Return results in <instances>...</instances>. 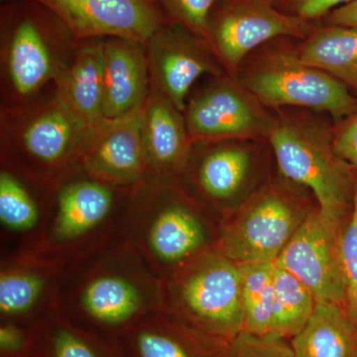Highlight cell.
<instances>
[{
	"label": "cell",
	"instance_id": "28",
	"mask_svg": "<svg viewBox=\"0 0 357 357\" xmlns=\"http://www.w3.org/2000/svg\"><path fill=\"white\" fill-rule=\"evenodd\" d=\"M168 22L182 26L206 43V26L220 0H153Z\"/></svg>",
	"mask_w": 357,
	"mask_h": 357
},
{
	"label": "cell",
	"instance_id": "14",
	"mask_svg": "<svg viewBox=\"0 0 357 357\" xmlns=\"http://www.w3.org/2000/svg\"><path fill=\"white\" fill-rule=\"evenodd\" d=\"M57 17L77 41L122 38L144 45L168 22L153 0H35Z\"/></svg>",
	"mask_w": 357,
	"mask_h": 357
},
{
	"label": "cell",
	"instance_id": "33",
	"mask_svg": "<svg viewBox=\"0 0 357 357\" xmlns=\"http://www.w3.org/2000/svg\"><path fill=\"white\" fill-rule=\"evenodd\" d=\"M333 147L347 166L357 170V112L344 119L337 129L333 137Z\"/></svg>",
	"mask_w": 357,
	"mask_h": 357
},
{
	"label": "cell",
	"instance_id": "31",
	"mask_svg": "<svg viewBox=\"0 0 357 357\" xmlns=\"http://www.w3.org/2000/svg\"><path fill=\"white\" fill-rule=\"evenodd\" d=\"M34 326L13 321L0 324V356L35 357Z\"/></svg>",
	"mask_w": 357,
	"mask_h": 357
},
{
	"label": "cell",
	"instance_id": "12",
	"mask_svg": "<svg viewBox=\"0 0 357 357\" xmlns=\"http://www.w3.org/2000/svg\"><path fill=\"white\" fill-rule=\"evenodd\" d=\"M144 48L152 88L182 112L201 77L227 74L204 40L174 23L158 28Z\"/></svg>",
	"mask_w": 357,
	"mask_h": 357
},
{
	"label": "cell",
	"instance_id": "23",
	"mask_svg": "<svg viewBox=\"0 0 357 357\" xmlns=\"http://www.w3.org/2000/svg\"><path fill=\"white\" fill-rule=\"evenodd\" d=\"M291 347L296 357H357V326L342 305L317 302Z\"/></svg>",
	"mask_w": 357,
	"mask_h": 357
},
{
	"label": "cell",
	"instance_id": "16",
	"mask_svg": "<svg viewBox=\"0 0 357 357\" xmlns=\"http://www.w3.org/2000/svg\"><path fill=\"white\" fill-rule=\"evenodd\" d=\"M82 168L102 180L126 187L154 177L145 153L140 107L89 126Z\"/></svg>",
	"mask_w": 357,
	"mask_h": 357
},
{
	"label": "cell",
	"instance_id": "5",
	"mask_svg": "<svg viewBox=\"0 0 357 357\" xmlns=\"http://www.w3.org/2000/svg\"><path fill=\"white\" fill-rule=\"evenodd\" d=\"M134 187L107 182L82 167L70 174L51 190L41 253L70 265L122 239Z\"/></svg>",
	"mask_w": 357,
	"mask_h": 357
},
{
	"label": "cell",
	"instance_id": "13",
	"mask_svg": "<svg viewBox=\"0 0 357 357\" xmlns=\"http://www.w3.org/2000/svg\"><path fill=\"white\" fill-rule=\"evenodd\" d=\"M301 222L297 211L282 195L265 192L220 225L217 249L238 264L275 262Z\"/></svg>",
	"mask_w": 357,
	"mask_h": 357
},
{
	"label": "cell",
	"instance_id": "4",
	"mask_svg": "<svg viewBox=\"0 0 357 357\" xmlns=\"http://www.w3.org/2000/svg\"><path fill=\"white\" fill-rule=\"evenodd\" d=\"M89 128L55 91L24 107H0V167L52 190L81 168Z\"/></svg>",
	"mask_w": 357,
	"mask_h": 357
},
{
	"label": "cell",
	"instance_id": "7",
	"mask_svg": "<svg viewBox=\"0 0 357 357\" xmlns=\"http://www.w3.org/2000/svg\"><path fill=\"white\" fill-rule=\"evenodd\" d=\"M279 170L311 190L324 217L342 222L354 199L349 167L323 129L298 119H273L267 136Z\"/></svg>",
	"mask_w": 357,
	"mask_h": 357
},
{
	"label": "cell",
	"instance_id": "15",
	"mask_svg": "<svg viewBox=\"0 0 357 357\" xmlns=\"http://www.w3.org/2000/svg\"><path fill=\"white\" fill-rule=\"evenodd\" d=\"M68 265L38 252L1 256L0 319L35 325L54 312Z\"/></svg>",
	"mask_w": 357,
	"mask_h": 357
},
{
	"label": "cell",
	"instance_id": "10",
	"mask_svg": "<svg viewBox=\"0 0 357 357\" xmlns=\"http://www.w3.org/2000/svg\"><path fill=\"white\" fill-rule=\"evenodd\" d=\"M236 77H211L185 103V124L192 143L267 137L273 119Z\"/></svg>",
	"mask_w": 357,
	"mask_h": 357
},
{
	"label": "cell",
	"instance_id": "20",
	"mask_svg": "<svg viewBox=\"0 0 357 357\" xmlns=\"http://www.w3.org/2000/svg\"><path fill=\"white\" fill-rule=\"evenodd\" d=\"M140 115L150 172L154 177L180 175L192 147L184 114L151 86Z\"/></svg>",
	"mask_w": 357,
	"mask_h": 357
},
{
	"label": "cell",
	"instance_id": "27",
	"mask_svg": "<svg viewBox=\"0 0 357 357\" xmlns=\"http://www.w3.org/2000/svg\"><path fill=\"white\" fill-rule=\"evenodd\" d=\"M238 266L241 275L243 332L260 337L269 335L273 310L275 262L241 263Z\"/></svg>",
	"mask_w": 357,
	"mask_h": 357
},
{
	"label": "cell",
	"instance_id": "19",
	"mask_svg": "<svg viewBox=\"0 0 357 357\" xmlns=\"http://www.w3.org/2000/svg\"><path fill=\"white\" fill-rule=\"evenodd\" d=\"M218 342L172 314L156 311L126 328L115 347L121 357H225L227 349L222 354L210 351Z\"/></svg>",
	"mask_w": 357,
	"mask_h": 357
},
{
	"label": "cell",
	"instance_id": "22",
	"mask_svg": "<svg viewBox=\"0 0 357 357\" xmlns=\"http://www.w3.org/2000/svg\"><path fill=\"white\" fill-rule=\"evenodd\" d=\"M55 93L70 114L86 126L103 119L102 38L79 41L76 56L56 84Z\"/></svg>",
	"mask_w": 357,
	"mask_h": 357
},
{
	"label": "cell",
	"instance_id": "29",
	"mask_svg": "<svg viewBox=\"0 0 357 357\" xmlns=\"http://www.w3.org/2000/svg\"><path fill=\"white\" fill-rule=\"evenodd\" d=\"M352 213L342 236V260L347 280L344 309L357 326V185L352 199Z\"/></svg>",
	"mask_w": 357,
	"mask_h": 357
},
{
	"label": "cell",
	"instance_id": "24",
	"mask_svg": "<svg viewBox=\"0 0 357 357\" xmlns=\"http://www.w3.org/2000/svg\"><path fill=\"white\" fill-rule=\"evenodd\" d=\"M296 52L303 62L328 73L357 96V27L317 28Z\"/></svg>",
	"mask_w": 357,
	"mask_h": 357
},
{
	"label": "cell",
	"instance_id": "25",
	"mask_svg": "<svg viewBox=\"0 0 357 357\" xmlns=\"http://www.w3.org/2000/svg\"><path fill=\"white\" fill-rule=\"evenodd\" d=\"M35 357H121L115 344L52 312L34 326Z\"/></svg>",
	"mask_w": 357,
	"mask_h": 357
},
{
	"label": "cell",
	"instance_id": "8",
	"mask_svg": "<svg viewBox=\"0 0 357 357\" xmlns=\"http://www.w3.org/2000/svg\"><path fill=\"white\" fill-rule=\"evenodd\" d=\"M237 79L266 107H302L335 119H349L357 112V96L351 89L303 62L296 49L268 51Z\"/></svg>",
	"mask_w": 357,
	"mask_h": 357
},
{
	"label": "cell",
	"instance_id": "21",
	"mask_svg": "<svg viewBox=\"0 0 357 357\" xmlns=\"http://www.w3.org/2000/svg\"><path fill=\"white\" fill-rule=\"evenodd\" d=\"M103 119L139 109L151 82L144 45L122 38H102Z\"/></svg>",
	"mask_w": 357,
	"mask_h": 357
},
{
	"label": "cell",
	"instance_id": "2",
	"mask_svg": "<svg viewBox=\"0 0 357 357\" xmlns=\"http://www.w3.org/2000/svg\"><path fill=\"white\" fill-rule=\"evenodd\" d=\"M198 206L180 176L153 177L131 192L122 239L162 281L217 248Z\"/></svg>",
	"mask_w": 357,
	"mask_h": 357
},
{
	"label": "cell",
	"instance_id": "32",
	"mask_svg": "<svg viewBox=\"0 0 357 357\" xmlns=\"http://www.w3.org/2000/svg\"><path fill=\"white\" fill-rule=\"evenodd\" d=\"M352 0H273L275 6L284 13L310 21L326 17L338 7Z\"/></svg>",
	"mask_w": 357,
	"mask_h": 357
},
{
	"label": "cell",
	"instance_id": "30",
	"mask_svg": "<svg viewBox=\"0 0 357 357\" xmlns=\"http://www.w3.org/2000/svg\"><path fill=\"white\" fill-rule=\"evenodd\" d=\"M225 357H296L291 344L275 335L241 332L227 344Z\"/></svg>",
	"mask_w": 357,
	"mask_h": 357
},
{
	"label": "cell",
	"instance_id": "18",
	"mask_svg": "<svg viewBox=\"0 0 357 357\" xmlns=\"http://www.w3.org/2000/svg\"><path fill=\"white\" fill-rule=\"evenodd\" d=\"M244 141L192 143L178 176L208 203L220 206L231 201L243 190L252 167V153Z\"/></svg>",
	"mask_w": 357,
	"mask_h": 357
},
{
	"label": "cell",
	"instance_id": "6",
	"mask_svg": "<svg viewBox=\"0 0 357 357\" xmlns=\"http://www.w3.org/2000/svg\"><path fill=\"white\" fill-rule=\"evenodd\" d=\"M163 288L162 311L198 332L227 344L243 332L241 270L217 248L164 280Z\"/></svg>",
	"mask_w": 357,
	"mask_h": 357
},
{
	"label": "cell",
	"instance_id": "1",
	"mask_svg": "<svg viewBox=\"0 0 357 357\" xmlns=\"http://www.w3.org/2000/svg\"><path fill=\"white\" fill-rule=\"evenodd\" d=\"M163 281L123 239L68 265L54 312L82 330L115 344L126 328L162 311Z\"/></svg>",
	"mask_w": 357,
	"mask_h": 357
},
{
	"label": "cell",
	"instance_id": "3",
	"mask_svg": "<svg viewBox=\"0 0 357 357\" xmlns=\"http://www.w3.org/2000/svg\"><path fill=\"white\" fill-rule=\"evenodd\" d=\"M69 28L35 0L0 6V107L13 109L55 91L77 48Z\"/></svg>",
	"mask_w": 357,
	"mask_h": 357
},
{
	"label": "cell",
	"instance_id": "26",
	"mask_svg": "<svg viewBox=\"0 0 357 357\" xmlns=\"http://www.w3.org/2000/svg\"><path fill=\"white\" fill-rule=\"evenodd\" d=\"M271 332L275 337H294L305 328L316 307L311 290L285 268L275 263Z\"/></svg>",
	"mask_w": 357,
	"mask_h": 357
},
{
	"label": "cell",
	"instance_id": "11",
	"mask_svg": "<svg viewBox=\"0 0 357 357\" xmlns=\"http://www.w3.org/2000/svg\"><path fill=\"white\" fill-rule=\"evenodd\" d=\"M344 231L342 222L324 217L319 210L314 211L302 220L275 263L300 279L317 302L337 303L344 307Z\"/></svg>",
	"mask_w": 357,
	"mask_h": 357
},
{
	"label": "cell",
	"instance_id": "35",
	"mask_svg": "<svg viewBox=\"0 0 357 357\" xmlns=\"http://www.w3.org/2000/svg\"><path fill=\"white\" fill-rule=\"evenodd\" d=\"M10 1V0H0V2H1L2 4L6 3V2Z\"/></svg>",
	"mask_w": 357,
	"mask_h": 357
},
{
	"label": "cell",
	"instance_id": "34",
	"mask_svg": "<svg viewBox=\"0 0 357 357\" xmlns=\"http://www.w3.org/2000/svg\"><path fill=\"white\" fill-rule=\"evenodd\" d=\"M325 18L326 25L357 27V0H352L349 3L338 7Z\"/></svg>",
	"mask_w": 357,
	"mask_h": 357
},
{
	"label": "cell",
	"instance_id": "9",
	"mask_svg": "<svg viewBox=\"0 0 357 357\" xmlns=\"http://www.w3.org/2000/svg\"><path fill=\"white\" fill-rule=\"evenodd\" d=\"M310 22L282 11L273 0H220L210 14L206 44L234 77L251 52L281 38L306 39Z\"/></svg>",
	"mask_w": 357,
	"mask_h": 357
},
{
	"label": "cell",
	"instance_id": "17",
	"mask_svg": "<svg viewBox=\"0 0 357 357\" xmlns=\"http://www.w3.org/2000/svg\"><path fill=\"white\" fill-rule=\"evenodd\" d=\"M51 190L0 167L1 256L41 253Z\"/></svg>",
	"mask_w": 357,
	"mask_h": 357
}]
</instances>
